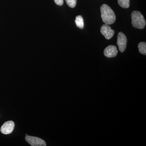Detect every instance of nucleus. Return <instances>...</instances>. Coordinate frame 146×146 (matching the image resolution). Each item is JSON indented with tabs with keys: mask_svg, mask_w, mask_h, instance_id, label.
Instances as JSON below:
<instances>
[{
	"mask_svg": "<svg viewBox=\"0 0 146 146\" xmlns=\"http://www.w3.org/2000/svg\"><path fill=\"white\" fill-rule=\"evenodd\" d=\"M101 17L104 23L106 25H111L115 23L116 16L113 11L109 6L103 4L100 8Z\"/></svg>",
	"mask_w": 146,
	"mask_h": 146,
	"instance_id": "nucleus-1",
	"label": "nucleus"
},
{
	"mask_svg": "<svg viewBox=\"0 0 146 146\" xmlns=\"http://www.w3.org/2000/svg\"><path fill=\"white\" fill-rule=\"evenodd\" d=\"M132 26L135 28L144 29L146 25V21L144 16L138 11H133L131 14Z\"/></svg>",
	"mask_w": 146,
	"mask_h": 146,
	"instance_id": "nucleus-2",
	"label": "nucleus"
},
{
	"mask_svg": "<svg viewBox=\"0 0 146 146\" xmlns=\"http://www.w3.org/2000/svg\"><path fill=\"white\" fill-rule=\"evenodd\" d=\"M26 141L32 146H46V144L44 140L38 137L30 136H26Z\"/></svg>",
	"mask_w": 146,
	"mask_h": 146,
	"instance_id": "nucleus-3",
	"label": "nucleus"
},
{
	"mask_svg": "<svg viewBox=\"0 0 146 146\" xmlns=\"http://www.w3.org/2000/svg\"><path fill=\"white\" fill-rule=\"evenodd\" d=\"M127 39L124 33L119 32L118 35L117 44L119 47V50L121 52L125 51L126 48Z\"/></svg>",
	"mask_w": 146,
	"mask_h": 146,
	"instance_id": "nucleus-4",
	"label": "nucleus"
},
{
	"mask_svg": "<svg viewBox=\"0 0 146 146\" xmlns=\"http://www.w3.org/2000/svg\"><path fill=\"white\" fill-rule=\"evenodd\" d=\"M15 123L13 121H10L6 122L1 127V132L4 134H10L13 131Z\"/></svg>",
	"mask_w": 146,
	"mask_h": 146,
	"instance_id": "nucleus-5",
	"label": "nucleus"
},
{
	"mask_svg": "<svg viewBox=\"0 0 146 146\" xmlns=\"http://www.w3.org/2000/svg\"><path fill=\"white\" fill-rule=\"evenodd\" d=\"M101 33L106 39H110L112 38L115 34V31L111 29L108 25L105 24L101 28Z\"/></svg>",
	"mask_w": 146,
	"mask_h": 146,
	"instance_id": "nucleus-6",
	"label": "nucleus"
},
{
	"mask_svg": "<svg viewBox=\"0 0 146 146\" xmlns=\"http://www.w3.org/2000/svg\"><path fill=\"white\" fill-rule=\"evenodd\" d=\"M118 54V50L117 47L115 46L110 45L105 49L104 54L108 58L115 57Z\"/></svg>",
	"mask_w": 146,
	"mask_h": 146,
	"instance_id": "nucleus-7",
	"label": "nucleus"
},
{
	"mask_svg": "<svg viewBox=\"0 0 146 146\" xmlns=\"http://www.w3.org/2000/svg\"><path fill=\"white\" fill-rule=\"evenodd\" d=\"M75 23L77 26L80 29H83L84 27V23L83 18L81 16H76V18Z\"/></svg>",
	"mask_w": 146,
	"mask_h": 146,
	"instance_id": "nucleus-8",
	"label": "nucleus"
},
{
	"mask_svg": "<svg viewBox=\"0 0 146 146\" xmlns=\"http://www.w3.org/2000/svg\"><path fill=\"white\" fill-rule=\"evenodd\" d=\"M139 52L141 54H146V44L145 42H142L139 43L138 45Z\"/></svg>",
	"mask_w": 146,
	"mask_h": 146,
	"instance_id": "nucleus-9",
	"label": "nucleus"
},
{
	"mask_svg": "<svg viewBox=\"0 0 146 146\" xmlns=\"http://www.w3.org/2000/svg\"><path fill=\"white\" fill-rule=\"evenodd\" d=\"M119 5L123 8H128L130 5L129 0H118Z\"/></svg>",
	"mask_w": 146,
	"mask_h": 146,
	"instance_id": "nucleus-10",
	"label": "nucleus"
},
{
	"mask_svg": "<svg viewBox=\"0 0 146 146\" xmlns=\"http://www.w3.org/2000/svg\"><path fill=\"white\" fill-rule=\"evenodd\" d=\"M65 1L71 8H74L76 5L77 0H65Z\"/></svg>",
	"mask_w": 146,
	"mask_h": 146,
	"instance_id": "nucleus-11",
	"label": "nucleus"
},
{
	"mask_svg": "<svg viewBox=\"0 0 146 146\" xmlns=\"http://www.w3.org/2000/svg\"><path fill=\"white\" fill-rule=\"evenodd\" d=\"M55 3L57 5L61 6L63 5V0H54Z\"/></svg>",
	"mask_w": 146,
	"mask_h": 146,
	"instance_id": "nucleus-12",
	"label": "nucleus"
}]
</instances>
